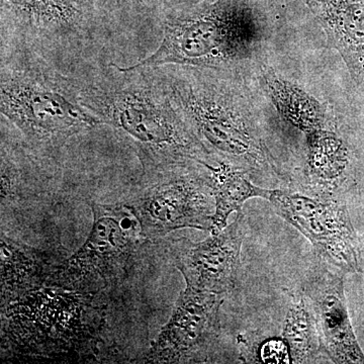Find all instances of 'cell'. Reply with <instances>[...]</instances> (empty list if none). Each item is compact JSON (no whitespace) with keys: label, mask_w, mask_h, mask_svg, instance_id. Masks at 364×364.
Here are the masks:
<instances>
[{"label":"cell","mask_w":364,"mask_h":364,"mask_svg":"<svg viewBox=\"0 0 364 364\" xmlns=\"http://www.w3.org/2000/svg\"><path fill=\"white\" fill-rule=\"evenodd\" d=\"M79 102L100 124L123 135L143 170L208 162V153L174 105L157 69L112 66L86 81L71 80Z\"/></svg>","instance_id":"6da1fadb"},{"label":"cell","mask_w":364,"mask_h":364,"mask_svg":"<svg viewBox=\"0 0 364 364\" xmlns=\"http://www.w3.org/2000/svg\"><path fill=\"white\" fill-rule=\"evenodd\" d=\"M264 33L262 18L246 0H215L169 16L156 51L133 67L230 68L250 59Z\"/></svg>","instance_id":"7a4b0ae2"},{"label":"cell","mask_w":364,"mask_h":364,"mask_svg":"<svg viewBox=\"0 0 364 364\" xmlns=\"http://www.w3.org/2000/svg\"><path fill=\"white\" fill-rule=\"evenodd\" d=\"M174 105L208 154L232 164L272 166L247 102L222 80L195 68L160 70Z\"/></svg>","instance_id":"3957f363"},{"label":"cell","mask_w":364,"mask_h":364,"mask_svg":"<svg viewBox=\"0 0 364 364\" xmlns=\"http://www.w3.org/2000/svg\"><path fill=\"white\" fill-rule=\"evenodd\" d=\"M1 114L31 145L50 150L100 122L79 102L70 80L28 59L1 63Z\"/></svg>","instance_id":"277c9868"},{"label":"cell","mask_w":364,"mask_h":364,"mask_svg":"<svg viewBox=\"0 0 364 364\" xmlns=\"http://www.w3.org/2000/svg\"><path fill=\"white\" fill-rule=\"evenodd\" d=\"M92 229L71 257L56 265L46 286L67 291L97 294L123 282L147 239L124 203H91Z\"/></svg>","instance_id":"5b68a950"},{"label":"cell","mask_w":364,"mask_h":364,"mask_svg":"<svg viewBox=\"0 0 364 364\" xmlns=\"http://www.w3.org/2000/svg\"><path fill=\"white\" fill-rule=\"evenodd\" d=\"M196 164L200 163L143 170L140 181L124 203L138 220L148 241L184 228L212 230L214 193L205 168L198 169Z\"/></svg>","instance_id":"8992f818"},{"label":"cell","mask_w":364,"mask_h":364,"mask_svg":"<svg viewBox=\"0 0 364 364\" xmlns=\"http://www.w3.org/2000/svg\"><path fill=\"white\" fill-rule=\"evenodd\" d=\"M267 200L325 260L343 272H360L358 242L345 205L329 198L272 189Z\"/></svg>","instance_id":"52a82bcc"},{"label":"cell","mask_w":364,"mask_h":364,"mask_svg":"<svg viewBox=\"0 0 364 364\" xmlns=\"http://www.w3.org/2000/svg\"><path fill=\"white\" fill-rule=\"evenodd\" d=\"M224 294L198 291L186 287L177 299L168 323L152 344L150 363H186L205 358L220 332Z\"/></svg>","instance_id":"ba28073f"},{"label":"cell","mask_w":364,"mask_h":364,"mask_svg":"<svg viewBox=\"0 0 364 364\" xmlns=\"http://www.w3.org/2000/svg\"><path fill=\"white\" fill-rule=\"evenodd\" d=\"M245 220L238 213L235 221L205 241L188 238L170 241L169 255L183 275L186 287L198 291L226 294L238 282Z\"/></svg>","instance_id":"9c48e42d"},{"label":"cell","mask_w":364,"mask_h":364,"mask_svg":"<svg viewBox=\"0 0 364 364\" xmlns=\"http://www.w3.org/2000/svg\"><path fill=\"white\" fill-rule=\"evenodd\" d=\"M305 294L323 346L333 363H364V354L347 310L341 277L330 272L318 274L309 282Z\"/></svg>","instance_id":"30bf717a"},{"label":"cell","mask_w":364,"mask_h":364,"mask_svg":"<svg viewBox=\"0 0 364 364\" xmlns=\"http://www.w3.org/2000/svg\"><path fill=\"white\" fill-rule=\"evenodd\" d=\"M352 80L364 85V0H306Z\"/></svg>","instance_id":"8fae6325"},{"label":"cell","mask_w":364,"mask_h":364,"mask_svg":"<svg viewBox=\"0 0 364 364\" xmlns=\"http://www.w3.org/2000/svg\"><path fill=\"white\" fill-rule=\"evenodd\" d=\"M51 269L38 251L9 240L2 234V306L9 305L28 291L46 286Z\"/></svg>","instance_id":"7c38bea8"},{"label":"cell","mask_w":364,"mask_h":364,"mask_svg":"<svg viewBox=\"0 0 364 364\" xmlns=\"http://www.w3.org/2000/svg\"><path fill=\"white\" fill-rule=\"evenodd\" d=\"M208 182L214 193L215 210L210 233L218 234L228 226L227 221L232 213L242 212L246 200L261 198L267 200L270 189L259 188L251 183L245 172L233 165L219 161L218 166L203 163Z\"/></svg>","instance_id":"4fadbf2b"},{"label":"cell","mask_w":364,"mask_h":364,"mask_svg":"<svg viewBox=\"0 0 364 364\" xmlns=\"http://www.w3.org/2000/svg\"><path fill=\"white\" fill-rule=\"evenodd\" d=\"M263 83L275 109L287 123L306 135L324 130L327 114L315 97L272 71L263 73Z\"/></svg>","instance_id":"5bb4252c"},{"label":"cell","mask_w":364,"mask_h":364,"mask_svg":"<svg viewBox=\"0 0 364 364\" xmlns=\"http://www.w3.org/2000/svg\"><path fill=\"white\" fill-rule=\"evenodd\" d=\"M23 25L35 31H66L77 26L82 14L72 0H1Z\"/></svg>","instance_id":"9a60e30c"},{"label":"cell","mask_w":364,"mask_h":364,"mask_svg":"<svg viewBox=\"0 0 364 364\" xmlns=\"http://www.w3.org/2000/svg\"><path fill=\"white\" fill-rule=\"evenodd\" d=\"M282 337L289 345L293 363H313L325 350L306 296L289 309Z\"/></svg>","instance_id":"2e32d148"},{"label":"cell","mask_w":364,"mask_h":364,"mask_svg":"<svg viewBox=\"0 0 364 364\" xmlns=\"http://www.w3.org/2000/svg\"><path fill=\"white\" fill-rule=\"evenodd\" d=\"M309 162L316 176L336 178L346 165V148L333 132L320 130L308 134Z\"/></svg>","instance_id":"e0dca14e"},{"label":"cell","mask_w":364,"mask_h":364,"mask_svg":"<svg viewBox=\"0 0 364 364\" xmlns=\"http://www.w3.org/2000/svg\"><path fill=\"white\" fill-rule=\"evenodd\" d=\"M259 358L264 363H291V352L284 339H269L261 345Z\"/></svg>","instance_id":"ac0fdd59"}]
</instances>
